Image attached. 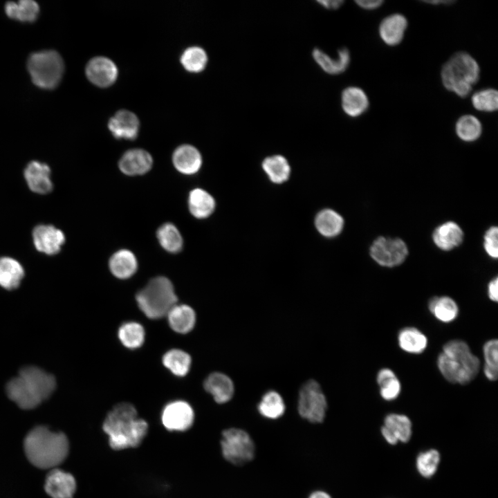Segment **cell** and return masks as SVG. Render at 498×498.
<instances>
[{
	"label": "cell",
	"mask_w": 498,
	"mask_h": 498,
	"mask_svg": "<svg viewBox=\"0 0 498 498\" xmlns=\"http://www.w3.org/2000/svg\"><path fill=\"white\" fill-rule=\"evenodd\" d=\"M257 410L261 416L276 420L285 412L286 406L282 396L275 391H268L264 394L257 405Z\"/></svg>",
	"instance_id": "1f68e13d"
},
{
	"label": "cell",
	"mask_w": 498,
	"mask_h": 498,
	"mask_svg": "<svg viewBox=\"0 0 498 498\" xmlns=\"http://www.w3.org/2000/svg\"><path fill=\"white\" fill-rule=\"evenodd\" d=\"M327 401L319 383L314 380L306 381L299 392L297 410L304 419L313 423L324 421Z\"/></svg>",
	"instance_id": "9c48e42d"
},
{
	"label": "cell",
	"mask_w": 498,
	"mask_h": 498,
	"mask_svg": "<svg viewBox=\"0 0 498 498\" xmlns=\"http://www.w3.org/2000/svg\"><path fill=\"white\" fill-rule=\"evenodd\" d=\"M308 498H332L331 495L324 490H315L312 492Z\"/></svg>",
	"instance_id": "c3c4849f"
},
{
	"label": "cell",
	"mask_w": 498,
	"mask_h": 498,
	"mask_svg": "<svg viewBox=\"0 0 498 498\" xmlns=\"http://www.w3.org/2000/svg\"><path fill=\"white\" fill-rule=\"evenodd\" d=\"M109 266L116 277L124 279L131 277L136 272L138 261L131 251L121 249L112 255L109 261Z\"/></svg>",
	"instance_id": "d4e9b609"
},
{
	"label": "cell",
	"mask_w": 498,
	"mask_h": 498,
	"mask_svg": "<svg viewBox=\"0 0 498 498\" xmlns=\"http://www.w3.org/2000/svg\"><path fill=\"white\" fill-rule=\"evenodd\" d=\"M341 105L347 116L356 118L367 111L369 102L366 93L361 88L349 86L342 93Z\"/></svg>",
	"instance_id": "7402d4cb"
},
{
	"label": "cell",
	"mask_w": 498,
	"mask_h": 498,
	"mask_svg": "<svg viewBox=\"0 0 498 498\" xmlns=\"http://www.w3.org/2000/svg\"><path fill=\"white\" fill-rule=\"evenodd\" d=\"M317 231L323 236L333 237L342 230L344 221L342 217L333 210L326 209L320 211L315 220Z\"/></svg>",
	"instance_id": "4dcf8cb0"
},
{
	"label": "cell",
	"mask_w": 498,
	"mask_h": 498,
	"mask_svg": "<svg viewBox=\"0 0 498 498\" xmlns=\"http://www.w3.org/2000/svg\"><path fill=\"white\" fill-rule=\"evenodd\" d=\"M441 77L443 85L459 97L466 98L480 77V68L476 59L469 53H454L443 64Z\"/></svg>",
	"instance_id": "5b68a950"
},
{
	"label": "cell",
	"mask_w": 498,
	"mask_h": 498,
	"mask_svg": "<svg viewBox=\"0 0 498 498\" xmlns=\"http://www.w3.org/2000/svg\"><path fill=\"white\" fill-rule=\"evenodd\" d=\"M437 367L448 382L466 385L478 374L480 361L465 342L452 340L443 345L437 358Z\"/></svg>",
	"instance_id": "277c9868"
},
{
	"label": "cell",
	"mask_w": 498,
	"mask_h": 498,
	"mask_svg": "<svg viewBox=\"0 0 498 498\" xmlns=\"http://www.w3.org/2000/svg\"><path fill=\"white\" fill-rule=\"evenodd\" d=\"M357 5L364 10H372L380 7L384 1H356Z\"/></svg>",
	"instance_id": "f6af8a7d"
},
{
	"label": "cell",
	"mask_w": 498,
	"mask_h": 498,
	"mask_svg": "<svg viewBox=\"0 0 498 498\" xmlns=\"http://www.w3.org/2000/svg\"><path fill=\"white\" fill-rule=\"evenodd\" d=\"M156 237L162 248L170 253H177L183 248V237L178 228L171 223L160 225Z\"/></svg>",
	"instance_id": "e575fe53"
},
{
	"label": "cell",
	"mask_w": 498,
	"mask_h": 498,
	"mask_svg": "<svg viewBox=\"0 0 498 498\" xmlns=\"http://www.w3.org/2000/svg\"><path fill=\"white\" fill-rule=\"evenodd\" d=\"M216 203L212 196L201 188L192 190L188 196V208L193 216L205 219L214 211Z\"/></svg>",
	"instance_id": "4316f807"
},
{
	"label": "cell",
	"mask_w": 498,
	"mask_h": 498,
	"mask_svg": "<svg viewBox=\"0 0 498 498\" xmlns=\"http://www.w3.org/2000/svg\"><path fill=\"white\" fill-rule=\"evenodd\" d=\"M322 6L329 10H336L339 8L344 3L341 0H333V1H317Z\"/></svg>",
	"instance_id": "7dc6e473"
},
{
	"label": "cell",
	"mask_w": 498,
	"mask_h": 498,
	"mask_svg": "<svg viewBox=\"0 0 498 498\" xmlns=\"http://www.w3.org/2000/svg\"><path fill=\"white\" fill-rule=\"evenodd\" d=\"M170 327L176 332L187 333L194 326V311L185 304H176L167 314Z\"/></svg>",
	"instance_id": "484cf974"
},
{
	"label": "cell",
	"mask_w": 498,
	"mask_h": 498,
	"mask_svg": "<svg viewBox=\"0 0 498 498\" xmlns=\"http://www.w3.org/2000/svg\"><path fill=\"white\" fill-rule=\"evenodd\" d=\"M49 166L37 160L30 162L24 170V176L28 188L34 193L46 194L53 189Z\"/></svg>",
	"instance_id": "4fadbf2b"
},
{
	"label": "cell",
	"mask_w": 498,
	"mask_h": 498,
	"mask_svg": "<svg viewBox=\"0 0 498 498\" xmlns=\"http://www.w3.org/2000/svg\"><path fill=\"white\" fill-rule=\"evenodd\" d=\"M172 162L175 168L185 175H192L200 169L202 157L199 150L190 145H183L173 153Z\"/></svg>",
	"instance_id": "ffe728a7"
},
{
	"label": "cell",
	"mask_w": 498,
	"mask_h": 498,
	"mask_svg": "<svg viewBox=\"0 0 498 498\" xmlns=\"http://www.w3.org/2000/svg\"><path fill=\"white\" fill-rule=\"evenodd\" d=\"M26 455L29 461L41 469H53L66 458L69 443L62 432H55L47 427H34L24 441Z\"/></svg>",
	"instance_id": "3957f363"
},
{
	"label": "cell",
	"mask_w": 498,
	"mask_h": 498,
	"mask_svg": "<svg viewBox=\"0 0 498 498\" xmlns=\"http://www.w3.org/2000/svg\"><path fill=\"white\" fill-rule=\"evenodd\" d=\"M412 426L406 415L392 413L385 418L381 433L389 444L395 445L398 441L406 443L411 437Z\"/></svg>",
	"instance_id": "9a60e30c"
},
{
	"label": "cell",
	"mask_w": 498,
	"mask_h": 498,
	"mask_svg": "<svg viewBox=\"0 0 498 498\" xmlns=\"http://www.w3.org/2000/svg\"><path fill=\"white\" fill-rule=\"evenodd\" d=\"M457 136L465 142L477 140L482 133V124L480 120L472 115L460 117L455 124Z\"/></svg>",
	"instance_id": "74e56055"
},
{
	"label": "cell",
	"mask_w": 498,
	"mask_h": 498,
	"mask_svg": "<svg viewBox=\"0 0 498 498\" xmlns=\"http://www.w3.org/2000/svg\"><path fill=\"white\" fill-rule=\"evenodd\" d=\"M204 388L219 404L228 402L234 394L232 380L229 376L220 372L210 374L204 381Z\"/></svg>",
	"instance_id": "44dd1931"
},
{
	"label": "cell",
	"mask_w": 498,
	"mask_h": 498,
	"mask_svg": "<svg viewBox=\"0 0 498 498\" xmlns=\"http://www.w3.org/2000/svg\"><path fill=\"white\" fill-rule=\"evenodd\" d=\"M56 388L55 377L35 366L23 367L6 385L8 398L20 408L31 409L48 398Z\"/></svg>",
	"instance_id": "7a4b0ae2"
},
{
	"label": "cell",
	"mask_w": 498,
	"mask_h": 498,
	"mask_svg": "<svg viewBox=\"0 0 498 498\" xmlns=\"http://www.w3.org/2000/svg\"><path fill=\"white\" fill-rule=\"evenodd\" d=\"M440 461V454L436 450L431 449L421 452L416 458V468L423 477L428 478L436 472Z\"/></svg>",
	"instance_id": "b9f144b4"
},
{
	"label": "cell",
	"mask_w": 498,
	"mask_h": 498,
	"mask_svg": "<svg viewBox=\"0 0 498 498\" xmlns=\"http://www.w3.org/2000/svg\"><path fill=\"white\" fill-rule=\"evenodd\" d=\"M25 275L21 264L10 257H0V286L12 290L17 288Z\"/></svg>",
	"instance_id": "cb8c5ba5"
},
{
	"label": "cell",
	"mask_w": 498,
	"mask_h": 498,
	"mask_svg": "<svg viewBox=\"0 0 498 498\" xmlns=\"http://www.w3.org/2000/svg\"><path fill=\"white\" fill-rule=\"evenodd\" d=\"M136 299L140 309L151 319L166 316L178 300L172 282L163 276L152 278L138 292Z\"/></svg>",
	"instance_id": "8992f818"
},
{
	"label": "cell",
	"mask_w": 498,
	"mask_h": 498,
	"mask_svg": "<svg viewBox=\"0 0 498 498\" xmlns=\"http://www.w3.org/2000/svg\"><path fill=\"white\" fill-rule=\"evenodd\" d=\"M463 239V232L454 222H446L439 226L433 234L435 244L442 250H451L459 246Z\"/></svg>",
	"instance_id": "f1b7e54d"
},
{
	"label": "cell",
	"mask_w": 498,
	"mask_h": 498,
	"mask_svg": "<svg viewBox=\"0 0 498 498\" xmlns=\"http://www.w3.org/2000/svg\"><path fill=\"white\" fill-rule=\"evenodd\" d=\"M28 69L35 84L43 89H53L62 79L64 62L56 51H41L30 56Z\"/></svg>",
	"instance_id": "52a82bcc"
},
{
	"label": "cell",
	"mask_w": 498,
	"mask_h": 498,
	"mask_svg": "<svg viewBox=\"0 0 498 498\" xmlns=\"http://www.w3.org/2000/svg\"><path fill=\"white\" fill-rule=\"evenodd\" d=\"M118 338L126 347L137 349L144 342L145 331L142 325L138 322H126L120 327Z\"/></svg>",
	"instance_id": "f35d334b"
},
{
	"label": "cell",
	"mask_w": 498,
	"mask_h": 498,
	"mask_svg": "<svg viewBox=\"0 0 498 498\" xmlns=\"http://www.w3.org/2000/svg\"><path fill=\"white\" fill-rule=\"evenodd\" d=\"M76 487L74 477L58 468L52 469L45 479L44 489L51 498H73Z\"/></svg>",
	"instance_id": "5bb4252c"
},
{
	"label": "cell",
	"mask_w": 498,
	"mask_h": 498,
	"mask_svg": "<svg viewBox=\"0 0 498 498\" xmlns=\"http://www.w3.org/2000/svg\"><path fill=\"white\" fill-rule=\"evenodd\" d=\"M262 167L270 180L275 183L286 181L290 173L288 160L281 155L266 158L262 163Z\"/></svg>",
	"instance_id": "836d02e7"
},
{
	"label": "cell",
	"mask_w": 498,
	"mask_h": 498,
	"mask_svg": "<svg viewBox=\"0 0 498 498\" xmlns=\"http://www.w3.org/2000/svg\"><path fill=\"white\" fill-rule=\"evenodd\" d=\"M398 343L405 352L412 354H420L427 347V338L420 330L415 327H405L398 334Z\"/></svg>",
	"instance_id": "83f0119b"
},
{
	"label": "cell",
	"mask_w": 498,
	"mask_h": 498,
	"mask_svg": "<svg viewBox=\"0 0 498 498\" xmlns=\"http://www.w3.org/2000/svg\"><path fill=\"white\" fill-rule=\"evenodd\" d=\"M498 342L497 339L488 340L483 347L484 367L497 369L498 366Z\"/></svg>",
	"instance_id": "7bdbcfd3"
},
{
	"label": "cell",
	"mask_w": 498,
	"mask_h": 498,
	"mask_svg": "<svg viewBox=\"0 0 498 498\" xmlns=\"http://www.w3.org/2000/svg\"><path fill=\"white\" fill-rule=\"evenodd\" d=\"M220 443L223 458L231 464L244 465L255 457V443L243 429L230 427L223 430Z\"/></svg>",
	"instance_id": "ba28073f"
},
{
	"label": "cell",
	"mask_w": 498,
	"mask_h": 498,
	"mask_svg": "<svg viewBox=\"0 0 498 498\" xmlns=\"http://www.w3.org/2000/svg\"><path fill=\"white\" fill-rule=\"evenodd\" d=\"M407 27V20L404 15L399 13L390 15L380 24V37L388 46L398 45L403 39Z\"/></svg>",
	"instance_id": "d6986e66"
},
{
	"label": "cell",
	"mask_w": 498,
	"mask_h": 498,
	"mask_svg": "<svg viewBox=\"0 0 498 498\" xmlns=\"http://www.w3.org/2000/svg\"><path fill=\"white\" fill-rule=\"evenodd\" d=\"M163 363L172 373L177 376H185L190 368V355L181 349H171L163 357Z\"/></svg>",
	"instance_id": "d590c367"
},
{
	"label": "cell",
	"mask_w": 498,
	"mask_h": 498,
	"mask_svg": "<svg viewBox=\"0 0 498 498\" xmlns=\"http://www.w3.org/2000/svg\"><path fill=\"white\" fill-rule=\"evenodd\" d=\"M153 165L151 156L142 149L127 151L119 160L120 171L128 176L142 175L148 172Z\"/></svg>",
	"instance_id": "e0dca14e"
},
{
	"label": "cell",
	"mask_w": 498,
	"mask_h": 498,
	"mask_svg": "<svg viewBox=\"0 0 498 498\" xmlns=\"http://www.w3.org/2000/svg\"><path fill=\"white\" fill-rule=\"evenodd\" d=\"M6 12L10 18L22 21H33L37 17L39 6L33 0H21L18 3L10 1L6 5Z\"/></svg>",
	"instance_id": "8d00e7d4"
},
{
	"label": "cell",
	"mask_w": 498,
	"mask_h": 498,
	"mask_svg": "<svg viewBox=\"0 0 498 498\" xmlns=\"http://www.w3.org/2000/svg\"><path fill=\"white\" fill-rule=\"evenodd\" d=\"M428 308L436 320L443 323L454 321L459 311L456 302L448 296L431 298L428 302Z\"/></svg>",
	"instance_id": "f546056e"
},
{
	"label": "cell",
	"mask_w": 498,
	"mask_h": 498,
	"mask_svg": "<svg viewBox=\"0 0 498 498\" xmlns=\"http://www.w3.org/2000/svg\"><path fill=\"white\" fill-rule=\"evenodd\" d=\"M475 109L483 112H493L498 109V92L494 89H485L474 93L471 98Z\"/></svg>",
	"instance_id": "60d3db41"
},
{
	"label": "cell",
	"mask_w": 498,
	"mask_h": 498,
	"mask_svg": "<svg viewBox=\"0 0 498 498\" xmlns=\"http://www.w3.org/2000/svg\"><path fill=\"white\" fill-rule=\"evenodd\" d=\"M102 429L115 450L136 448L148 432L147 423L138 418L134 406L128 403L116 405L107 415Z\"/></svg>",
	"instance_id": "6da1fadb"
},
{
	"label": "cell",
	"mask_w": 498,
	"mask_h": 498,
	"mask_svg": "<svg viewBox=\"0 0 498 498\" xmlns=\"http://www.w3.org/2000/svg\"><path fill=\"white\" fill-rule=\"evenodd\" d=\"M32 238L35 249L50 256L58 254L66 241L64 233L50 224L36 225L33 230Z\"/></svg>",
	"instance_id": "7c38bea8"
},
{
	"label": "cell",
	"mask_w": 498,
	"mask_h": 498,
	"mask_svg": "<svg viewBox=\"0 0 498 498\" xmlns=\"http://www.w3.org/2000/svg\"><path fill=\"white\" fill-rule=\"evenodd\" d=\"M497 288H498V280L497 277H495L491 280L488 286V295L490 300L497 302L498 300L497 296Z\"/></svg>",
	"instance_id": "bcb514c9"
},
{
	"label": "cell",
	"mask_w": 498,
	"mask_h": 498,
	"mask_svg": "<svg viewBox=\"0 0 498 498\" xmlns=\"http://www.w3.org/2000/svg\"><path fill=\"white\" fill-rule=\"evenodd\" d=\"M86 75L95 85L107 87L116 80L118 69L113 61L109 58L96 57L91 59L86 65Z\"/></svg>",
	"instance_id": "2e32d148"
},
{
	"label": "cell",
	"mask_w": 498,
	"mask_h": 498,
	"mask_svg": "<svg viewBox=\"0 0 498 498\" xmlns=\"http://www.w3.org/2000/svg\"><path fill=\"white\" fill-rule=\"evenodd\" d=\"M370 253L380 265L393 267L404 261L407 255V248L399 239L379 237L371 245Z\"/></svg>",
	"instance_id": "30bf717a"
},
{
	"label": "cell",
	"mask_w": 498,
	"mask_h": 498,
	"mask_svg": "<svg viewBox=\"0 0 498 498\" xmlns=\"http://www.w3.org/2000/svg\"><path fill=\"white\" fill-rule=\"evenodd\" d=\"M425 3H430V4H434V5H436V4H439V3H446V4H449V3H454L453 1H425Z\"/></svg>",
	"instance_id": "681fc988"
},
{
	"label": "cell",
	"mask_w": 498,
	"mask_h": 498,
	"mask_svg": "<svg viewBox=\"0 0 498 498\" xmlns=\"http://www.w3.org/2000/svg\"><path fill=\"white\" fill-rule=\"evenodd\" d=\"M498 230L497 227L490 228L486 233L484 248L488 255L497 258L498 255Z\"/></svg>",
	"instance_id": "ee69618b"
},
{
	"label": "cell",
	"mask_w": 498,
	"mask_h": 498,
	"mask_svg": "<svg viewBox=\"0 0 498 498\" xmlns=\"http://www.w3.org/2000/svg\"><path fill=\"white\" fill-rule=\"evenodd\" d=\"M181 62L187 71L199 73L205 68L208 62V56L203 48L192 46L183 53Z\"/></svg>",
	"instance_id": "ab89813d"
},
{
	"label": "cell",
	"mask_w": 498,
	"mask_h": 498,
	"mask_svg": "<svg viewBox=\"0 0 498 498\" xmlns=\"http://www.w3.org/2000/svg\"><path fill=\"white\" fill-rule=\"evenodd\" d=\"M108 127L116 138L133 140L138 133L139 120L133 113L120 110L110 118Z\"/></svg>",
	"instance_id": "ac0fdd59"
},
{
	"label": "cell",
	"mask_w": 498,
	"mask_h": 498,
	"mask_svg": "<svg viewBox=\"0 0 498 498\" xmlns=\"http://www.w3.org/2000/svg\"><path fill=\"white\" fill-rule=\"evenodd\" d=\"M376 381L382 399L391 401L398 397L401 384L394 371L389 368L381 369L377 374Z\"/></svg>",
	"instance_id": "d6a6232c"
},
{
	"label": "cell",
	"mask_w": 498,
	"mask_h": 498,
	"mask_svg": "<svg viewBox=\"0 0 498 498\" xmlns=\"http://www.w3.org/2000/svg\"><path fill=\"white\" fill-rule=\"evenodd\" d=\"M317 65L326 73L338 75L344 72L349 66L350 53L347 48L338 50V57L332 58L322 50L315 48L312 53Z\"/></svg>",
	"instance_id": "603a6c76"
},
{
	"label": "cell",
	"mask_w": 498,
	"mask_h": 498,
	"mask_svg": "<svg viewBox=\"0 0 498 498\" xmlns=\"http://www.w3.org/2000/svg\"><path fill=\"white\" fill-rule=\"evenodd\" d=\"M161 420L167 430L184 432L192 425L194 413L187 402L175 400L165 405L162 412Z\"/></svg>",
	"instance_id": "8fae6325"
}]
</instances>
